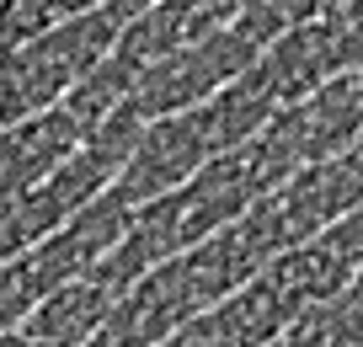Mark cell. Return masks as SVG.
I'll use <instances>...</instances> for the list:
<instances>
[{
    "label": "cell",
    "instance_id": "1",
    "mask_svg": "<svg viewBox=\"0 0 363 347\" xmlns=\"http://www.w3.org/2000/svg\"><path fill=\"white\" fill-rule=\"evenodd\" d=\"M272 257H284V246L272 241L267 219H262L257 203H251L240 219H230L225 230H214L208 241H198L193 251L166 257L139 283H128L123 299H118L113 315H107V326H113L128 347H155L160 336H171L177 326H187L193 315H203L208 304H219L235 289H246Z\"/></svg>",
    "mask_w": 363,
    "mask_h": 347
},
{
    "label": "cell",
    "instance_id": "2",
    "mask_svg": "<svg viewBox=\"0 0 363 347\" xmlns=\"http://www.w3.org/2000/svg\"><path fill=\"white\" fill-rule=\"evenodd\" d=\"M272 38H278V27H272L257 6H246L230 27H219V33L198 38V43L171 48V54L139 65L123 107L134 112L139 123H150V118H171V112H187V107H198V101L219 97L230 80L246 75Z\"/></svg>",
    "mask_w": 363,
    "mask_h": 347
},
{
    "label": "cell",
    "instance_id": "3",
    "mask_svg": "<svg viewBox=\"0 0 363 347\" xmlns=\"http://www.w3.org/2000/svg\"><path fill=\"white\" fill-rule=\"evenodd\" d=\"M118 33L123 27L96 6L75 22H59L54 33H38L16 48H0V123L59 107L118 48Z\"/></svg>",
    "mask_w": 363,
    "mask_h": 347
},
{
    "label": "cell",
    "instance_id": "4",
    "mask_svg": "<svg viewBox=\"0 0 363 347\" xmlns=\"http://www.w3.org/2000/svg\"><path fill=\"white\" fill-rule=\"evenodd\" d=\"M294 315H299V304L284 294V283L262 268L246 289H235L230 299L208 304L203 315H193L171 336H160L155 347H262L284 331Z\"/></svg>",
    "mask_w": 363,
    "mask_h": 347
},
{
    "label": "cell",
    "instance_id": "5",
    "mask_svg": "<svg viewBox=\"0 0 363 347\" xmlns=\"http://www.w3.org/2000/svg\"><path fill=\"white\" fill-rule=\"evenodd\" d=\"M91 134L96 128L69 101L43 107L33 118H16V123H0V198H16V192L48 182Z\"/></svg>",
    "mask_w": 363,
    "mask_h": 347
},
{
    "label": "cell",
    "instance_id": "6",
    "mask_svg": "<svg viewBox=\"0 0 363 347\" xmlns=\"http://www.w3.org/2000/svg\"><path fill=\"white\" fill-rule=\"evenodd\" d=\"M246 6L251 0H155L150 11H139L134 22L118 33L113 54L139 70V65H150V59L171 54V48H187V43H198V38L230 27Z\"/></svg>",
    "mask_w": 363,
    "mask_h": 347
},
{
    "label": "cell",
    "instance_id": "7",
    "mask_svg": "<svg viewBox=\"0 0 363 347\" xmlns=\"http://www.w3.org/2000/svg\"><path fill=\"white\" fill-rule=\"evenodd\" d=\"M118 299H123V294H118L102 272H86V278H69L65 289L48 294L22 321V331L38 336V342H48V347H86L91 336L107 326V315H113Z\"/></svg>",
    "mask_w": 363,
    "mask_h": 347
},
{
    "label": "cell",
    "instance_id": "8",
    "mask_svg": "<svg viewBox=\"0 0 363 347\" xmlns=\"http://www.w3.org/2000/svg\"><path fill=\"white\" fill-rule=\"evenodd\" d=\"M102 0H0V48H16L38 33H54L59 22L96 11Z\"/></svg>",
    "mask_w": 363,
    "mask_h": 347
},
{
    "label": "cell",
    "instance_id": "9",
    "mask_svg": "<svg viewBox=\"0 0 363 347\" xmlns=\"http://www.w3.org/2000/svg\"><path fill=\"white\" fill-rule=\"evenodd\" d=\"M262 16H267L278 33L284 27H299V22H310V16H326V11H337L342 0H251Z\"/></svg>",
    "mask_w": 363,
    "mask_h": 347
},
{
    "label": "cell",
    "instance_id": "10",
    "mask_svg": "<svg viewBox=\"0 0 363 347\" xmlns=\"http://www.w3.org/2000/svg\"><path fill=\"white\" fill-rule=\"evenodd\" d=\"M150 6H155V0H102V11L113 16L118 27H128V22H134L139 11H150Z\"/></svg>",
    "mask_w": 363,
    "mask_h": 347
},
{
    "label": "cell",
    "instance_id": "11",
    "mask_svg": "<svg viewBox=\"0 0 363 347\" xmlns=\"http://www.w3.org/2000/svg\"><path fill=\"white\" fill-rule=\"evenodd\" d=\"M0 347H48V342H38V336H27L22 326H11V331H0Z\"/></svg>",
    "mask_w": 363,
    "mask_h": 347
},
{
    "label": "cell",
    "instance_id": "12",
    "mask_svg": "<svg viewBox=\"0 0 363 347\" xmlns=\"http://www.w3.org/2000/svg\"><path fill=\"white\" fill-rule=\"evenodd\" d=\"M86 347H128V342H123V336H118V331H113V326H102V331L91 336V342H86Z\"/></svg>",
    "mask_w": 363,
    "mask_h": 347
}]
</instances>
